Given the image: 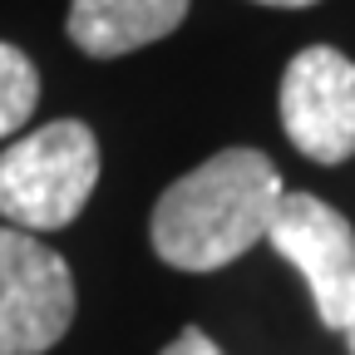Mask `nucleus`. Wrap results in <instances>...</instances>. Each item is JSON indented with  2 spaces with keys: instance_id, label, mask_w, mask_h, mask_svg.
Wrapping results in <instances>:
<instances>
[{
  "instance_id": "1",
  "label": "nucleus",
  "mask_w": 355,
  "mask_h": 355,
  "mask_svg": "<svg viewBox=\"0 0 355 355\" xmlns=\"http://www.w3.org/2000/svg\"><path fill=\"white\" fill-rule=\"evenodd\" d=\"M282 193V173L261 148H222L153 202V252L173 272H222L266 242Z\"/></svg>"
},
{
  "instance_id": "2",
  "label": "nucleus",
  "mask_w": 355,
  "mask_h": 355,
  "mask_svg": "<svg viewBox=\"0 0 355 355\" xmlns=\"http://www.w3.org/2000/svg\"><path fill=\"white\" fill-rule=\"evenodd\" d=\"M99 183V139L79 119H55L0 153V222L20 232H60Z\"/></svg>"
},
{
  "instance_id": "3",
  "label": "nucleus",
  "mask_w": 355,
  "mask_h": 355,
  "mask_svg": "<svg viewBox=\"0 0 355 355\" xmlns=\"http://www.w3.org/2000/svg\"><path fill=\"white\" fill-rule=\"evenodd\" d=\"M74 321V272L35 232L0 222V355H44Z\"/></svg>"
},
{
  "instance_id": "4",
  "label": "nucleus",
  "mask_w": 355,
  "mask_h": 355,
  "mask_svg": "<svg viewBox=\"0 0 355 355\" xmlns=\"http://www.w3.org/2000/svg\"><path fill=\"white\" fill-rule=\"evenodd\" d=\"M282 133L311 163H345L355 153V60L336 44H306L282 74Z\"/></svg>"
},
{
  "instance_id": "5",
  "label": "nucleus",
  "mask_w": 355,
  "mask_h": 355,
  "mask_svg": "<svg viewBox=\"0 0 355 355\" xmlns=\"http://www.w3.org/2000/svg\"><path fill=\"white\" fill-rule=\"evenodd\" d=\"M266 242L311 286L321 326L340 331L355 301V227L345 222V212H336L316 193H282Z\"/></svg>"
},
{
  "instance_id": "6",
  "label": "nucleus",
  "mask_w": 355,
  "mask_h": 355,
  "mask_svg": "<svg viewBox=\"0 0 355 355\" xmlns=\"http://www.w3.org/2000/svg\"><path fill=\"white\" fill-rule=\"evenodd\" d=\"M193 0H69V40L89 60H119L173 35Z\"/></svg>"
},
{
  "instance_id": "7",
  "label": "nucleus",
  "mask_w": 355,
  "mask_h": 355,
  "mask_svg": "<svg viewBox=\"0 0 355 355\" xmlns=\"http://www.w3.org/2000/svg\"><path fill=\"white\" fill-rule=\"evenodd\" d=\"M40 104V69L20 44L0 40V139H10L30 123Z\"/></svg>"
},
{
  "instance_id": "8",
  "label": "nucleus",
  "mask_w": 355,
  "mask_h": 355,
  "mask_svg": "<svg viewBox=\"0 0 355 355\" xmlns=\"http://www.w3.org/2000/svg\"><path fill=\"white\" fill-rule=\"evenodd\" d=\"M158 355H222L212 340H207V331H198V326H183V331H178Z\"/></svg>"
},
{
  "instance_id": "9",
  "label": "nucleus",
  "mask_w": 355,
  "mask_h": 355,
  "mask_svg": "<svg viewBox=\"0 0 355 355\" xmlns=\"http://www.w3.org/2000/svg\"><path fill=\"white\" fill-rule=\"evenodd\" d=\"M257 6H272V10H306V6H316V0H257Z\"/></svg>"
},
{
  "instance_id": "10",
  "label": "nucleus",
  "mask_w": 355,
  "mask_h": 355,
  "mask_svg": "<svg viewBox=\"0 0 355 355\" xmlns=\"http://www.w3.org/2000/svg\"><path fill=\"white\" fill-rule=\"evenodd\" d=\"M340 336H345V350L355 355V301H350V316H345V326H340Z\"/></svg>"
}]
</instances>
